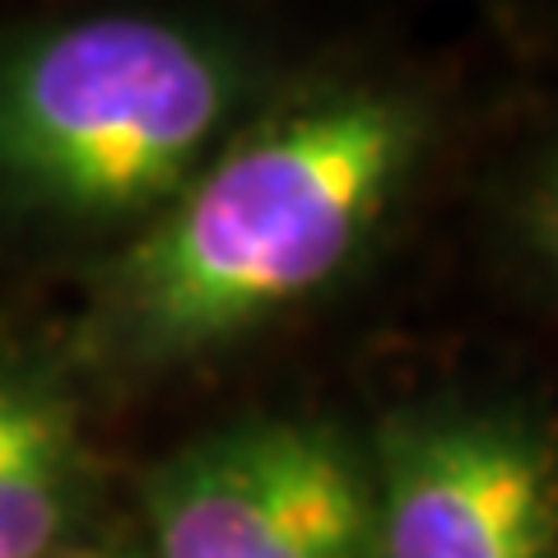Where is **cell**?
<instances>
[{
    "mask_svg": "<svg viewBox=\"0 0 558 558\" xmlns=\"http://www.w3.org/2000/svg\"><path fill=\"white\" fill-rule=\"evenodd\" d=\"M433 145L428 98L340 75L223 135L108 289L135 359H182L312 303L359 266Z\"/></svg>",
    "mask_w": 558,
    "mask_h": 558,
    "instance_id": "6da1fadb",
    "label": "cell"
},
{
    "mask_svg": "<svg viewBox=\"0 0 558 558\" xmlns=\"http://www.w3.org/2000/svg\"><path fill=\"white\" fill-rule=\"evenodd\" d=\"M242 70L163 14H84L0 61V182L75 223L159 209L223 145Z\"/></svg>",
    "mask_w": 558,
    "mask_h": 558,
    "instance_id": "7a4b0ae2",
    "label": "cell"
},
{
    "mask_svg": "<svg viewBox=\"0 0 558 558\" xmlns=\"http://www.w3.org/2000/svg\"><path fill=\"white\" fill-rule=\"evenodd\" d=\"M377 558H558V424L517 400L400 405L368 438Z\"/></svg>",
    "mask_w": 558,
    "mask_h": 558,
    "instance_id": "3957f363",
    "label": "cell"
},
{
    "mask_svg": "<svg viewBox=\"0 0 558 558\" xmlns=\"http://www.w3.org/2000/svg\"><path fill=\"white\" fill-rule=\"evenodd\" d=\"M159 558H377L368 447L322 418L256 414L154 465Z\"/></svg>",
    "mask_w": 558,
    "mask_h": 558,
    "instance_id": "277c9868",
    "label": "cell"
},
{
    "mask_svg": "<svg viewBox=\"0 0 558 558\" xmlns=\"http://www.w3.org/2000/svg\"><path fill=\"white\" fill-rule=\"evenodd\" d=\"M84 480L75 414L24 377H0V558L61 549Z\"/></svg>",
    "mask_w": 558,
    "mask_h": 558,
    "instance_id": "5b68a950",
    "label": "cell"
},
{
    "mask_svg": "<svg viewBox=\"0 0 558 558\" xmlns=\"http://www.w3.org/2000/svg\"><path fill=\"white\" fill-rule=\"evenodd\" d=\"M526 238L531 252L539 256L545 275L558 284V149L545 159V168L535 172V182L526 191Z\"/></svg>",
    "mask_w": 558,
    "mask_h": 558,
    "instance_id": "8992f818",
    "label": "cell"
},
{
    "mask_svg": "<svg viewBox=\"0 0 558 558\" xmlns=\"http://www.w3.org/2000/svg\"><path fill=\"white\" fill-rule=\"evenodd\" d=\"M43 558H121V554H108V549H51Z\"/></svg>",
    "mask_w": 558,
    "mask_h": 558,
    "instance_id": "52a82bcc",
    "label": "cell"
}]
</instances>
